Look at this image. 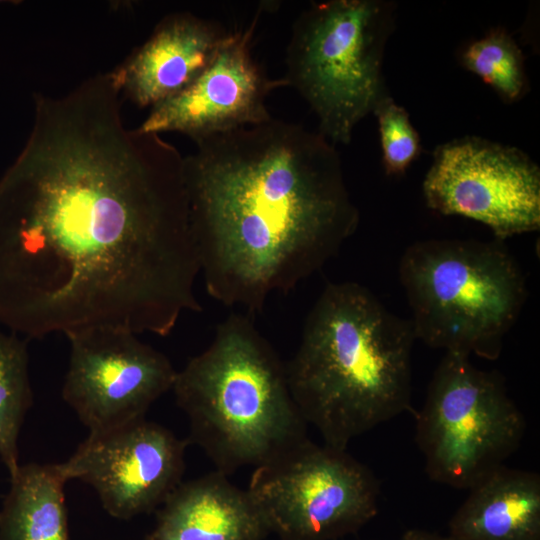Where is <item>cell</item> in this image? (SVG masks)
<instances>
[{"label":"cell","instance_id":"8992f818","mask_svg":"<svg viewBox=\"0 0 540 540\" xmlns=\"http://www.w3.org/2000/svg\"><path fill=\"white\" fill-rule=\"evenodd\" d=\"M396 8L387 0L316 2L293 24L283 79L335 146L349 144L358 123L391 97L383 65Z\"/></svg>","mask_w":540,"mask_h":540},{"label":"cell","instance_id":"6da1fadb","mask_svg":"<svg viewBox=\"0 0 540 540\" xmlns=\"http://www.w3.org/2000/svg\"><path fill=\"white\" fill-rule=\"evenodd\" d=\"M110 72L35 96L0 183V322L41 338L114 327L167 336L202 307L184 157L129 129Z\"/></svg>","mask_w":540,"mask_h":540},{"label":"cell","instance_id":"4fadbf2b","mask_svg":"<svg viewBox=\"0 0 540 540\" xmlns=\"http://www.w3.org/2000/svg\"><path fill=\"white\" fill-rule=\"evenodd\" d=\"M226 34L217 22L190 12L171 13L110 74L121 96L140 108H152L192 84Z\"/></svg>","mask_w":540,"mask_h":540},{"label":"cell","instance_id":"e0dca14e","mask_svg":"<svg viewBox=\"0 0 540 540\" xmlns=\"http://www.w3.org/2000/svg\"><path fill=\"white\" fill-rule=\"evenodd\" d=\"M31 403L26 343L0 330V459L10 476L20 466L18 440Z\"/></svg>","mask_w":540,"mask_h":540},{"label":"cell","instance_id":"ffe728a7","mask_svg":"<svg viewBox=\"0 0 540 540\" xmlns=\"http://www.w3.org/2000/svg\"><path fill=\"white\" fill-rule=\"evenodd\" d=\"M401 540H458L450 535L443 536L435 532L422 529H408L402 535Z\"/></svg>","mask_w":540,"mask_h":540},{"label":"cell","instance_id":"9c48e42d","mask_svg":"<svg viewBox=\"0 0 540 540\" xmlns=\"http://www.w3.org/2000/svg\"><path fill=\"white\" fill-rule=\"evenodd\" d=\"M422 189L431 210L483 223L502 241L540 228V168L517 147L472 135L440 144Z\"/></svg>","mask_w":540,"mask_h":540},{"label":"cell","instance_id":"ba28073f","mask_svg":"<svg viewBox=\"0 0 540 540\" xmlns=\"http://www.w3.org/2000/svg\"><path fill=\"white\" fill-rule=\"evenodd\" d=\"M248 492L280 540H336L378 513L380 486L347 450L310 439L254 468Z\"/></svg>","mask_w":540,"mask_h":540},{"label":"cell","instance_id":"7c38bea8","mask_svg":"<svg viewBox=\"0 0 540 540\" xmlns=\"http://www.w3.org/2000/svg\"><path fill=\"white\" fill-rule=\"evenodd\" d=\"M256 21L257 17L247 29L227 33L201 75L152 107L138 128L157 134L178 132L194 142L270 120L266 97L286 84L284 79H269L251 55Z\"/></svg>","mask_w":540,"mask_h":540},{"label":"cell","instance_id":"8fae6325","mask_svg":"<svg viewBox=\"0 0 540 540\" xmlns=\"http://www.w3.org/2000/svg\"><path fill=\"white\" fill-rule=\"evenodd\" d=\"M188 444L143 417L89 433L58 464L67 481L90 485L110 516L129 520L158 509L183 481Z\"/></svg>","mask_w":540,"mask_h":540},{"label":"cell","instance_id":"2e32d148","mask_svg":"<svg viewBox=\"0 0 540 540\" xmlns=\"http://www.w3.org/2000/svg\"><path fill=\"white\" fill-rule=\"evenodd\" d=\"M66 482L59 464L20 465L0 509V540H71Z\"/></svg>","mask_w":540,"mask_h":540},{"label":"cell","instance_id":"52a82bcc","mask_svg":"<svg viewBox=\"0 0 540 540\" xmlns=\"http://www.w3.org/2000/svg\"><path fill=\"white\" fill-rule=\"evenodd\" d=\"M445 352L416 414L415 441L435 482L471 489L520 447L526 421L503 377Z\"/></svg>","mask_w":540,"mask_h":540},{"label":"cell","instance_id":"7a4b0ae2","mask_svg":"<svg viewBox=\"0 0 540 540\" xmlns=\"http://www.w3.org/2000/svg\"><path fill=\"white\" fill-rule=\"evenodd\" d=\"M184 157L200 274L252 315L321 269L357 230L340 155L318 131L273 117L194 141Z\"/></svg>","mask_w":540,"mask_h":540},{"label":"cell","instance_id":"ac0fdd59","mask_svg":"<svg viewBox=\"0 0 540 540\" xmlns=\"http://www.w3.org/2000/svg\"><path fill=\"white\" fill-rule=\"evenodd\" d=\"M460 62L492 87L504 102L519 101L529 90L522 50L502 27L490 29L465 46Z\"/></svg>","mask_w":540,"mask_h":540},{"label":"cell","instance_id":"277c9868","mask_svg":"<svg viewBox=\"0 0 540 540\" xmlns=\"http://www.w3.org/2000/svg\"><path fill=\"white\" fill-rule=\"evenodd\" d=\"M171 391L215 470L258 467L307 441L285 364L244 313L218 324L210 345L176 372Z\"/></svg>","mask_w":540,"mask_h":540},{"label":"cell","instance_id":"d6986e66","mask_svg":"<svg viewBox=\"0 0 540 540\" xmlns=\"http://www.w3.org/2000/svg\"><path fill=\"white\" fill-rule=\"evenodd\" d=\"M373 114L378 122L384 171L389 176H401L422 151L420 136L409 113L392 96L381 102Z\"/></svg>","mask_w":540,"mask_h":540},{"label":"cell","instance_id":"3957f363","mask_svg":"<svg viewBox=\"0 0 540 540\" xmlns=\"http://www.w3.org/2000/svg\"><path fill=\"white\" fill-rule=\"evenodd\" d=\"M410 320L356 282L329 283L311 308L292 359L291 395L324 444L356 437L412 410Z\"/></svg>","mask_w":540,"mask_h":540},{"label":"cell","instance_id":"5bb4252c","mask_svg":"<svg viewBox=\"0 0 540 540\" xmlns=\"http://www.w3.org/2000/svg\"><path fill=\"white\" fill-rule=\"evenodd\" d=\"M228 476L215 470L182 481L158 508L145 540H264L265 517Z\"/></svg>","mask_w":540,"mask_h":540},{"label":"cell","instance_id":"30bf717a","mask_svg":"<svg viewBox=\"0 0 540 540\" xmlns=\"http://www.w3.org/2000/svg\"><path fill=\"white\" fill-rule=\"evenodd\" d=\"M70 357L62 397L89 433L145 417L172 389L177 370L137 334L95 327L66 335Z\"/></svg>","mask_w":540,"mask_h":540},{"label":"cell","instance_id":"9a60e30c","mask_svg":"<svg viewBox=\"0 0 540 540\" xmlns=\"http://www.w3.org/2000/svg\"><path fill=\"white\" fill-rule=\"evenodd\" d=\"M449 522L458 540H540V476L502 466L474 485Z\"/></svg>","mask_w":540,"mask_h":540},{"label":"cell","instance_id":"5b68a950","mask_svg":"<svg viewBox=\"0 0 540 540\" xmlns=\"http://www.w3.org/2000/svg\"><path fill=\"white\" fill-rule=\"evenodd\" d=\"M399 277L417 340L496 360L527 298L523 271L499 239H429L407 247Z\"/></svg>","mask_w":540,"mask_h":540}]
</instances>
